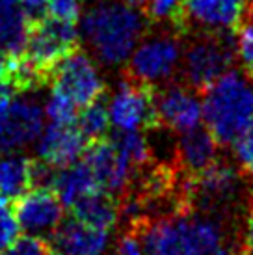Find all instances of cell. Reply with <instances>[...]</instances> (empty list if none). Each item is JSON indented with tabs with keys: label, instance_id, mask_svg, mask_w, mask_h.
Returning <instances> with one entry per match:
<instances>
[{
	"label": "cell",
	"instance_id": "8992f818",
	"mask_svg": "<svg viewBox=\"0 0 253 255\" xmlns=\"http://www.w3.org/2000/svg\"><path fill=\"white\" fill-rule=\"evenodd\" d=\"M110 120L120 130L160 128L155 105V86L123 78L110 103Z\"/></svg>",
	"mask_w": 253,
	"mask_h": 255
},
{
	"label": "cell",
	"instance_id": "5b68a950",
	"mask_svg": "<svg viewBox=\"0 0 253 255\" xmlns=\"http://www.w3.org/2000/svg\"><path fill=\"white\" fill-rule=\"evenodd\" d=\"M183 58L181 39L175 30L153 34L132 50L125 67V77L155 86L166 82L179 71Z\"/></svg>",
	"mask_w": 253,
	"mask_h": 255
},
{
	"label": "cell",
	"instance_id": "4dcf8cb0",
	"mask_svg": "<svg viewBox=\"0 0 253 255\" xmlns=\"http://www.w3.org/2000/svg\"><path fill=\"white\" fill-rule=\"evenodd\" d=\"M50 15L63 21L77 22L80 15V0H47Z\"/></svg>",
	"mask_w": 253,
	"mask_h": 255
},
{
	"label": "cell",
	"instance_id": "9c48e42d",
	"mask_svg": "<svg viewBox=\"0 0 253 255\" xmlns=\"http://www.w3.org/2000/svg\"><path fill=\"white\" fill-rule=\"evenodd\" d=\"M52 92L65 95L77 108H84L105 97V82L97 67L84 52L77 50L56 67L50 78Z\"/></svg>",
	"mask_w": 253,
	"mask_h": 255
},
{
	"label": "cell",
	"instance_id": "d6a6232c",
	"mask_svg": "<svg viewBox=\"0 0 253 255\" xmlns=\"http://www.w3.org/2000/svg\"><path fill=\"white\" fill-rule=\"evenodd\" d=\"M13 97H15V93L7 92V90H2V92H0V134H2V130H4V125H6L7 112H9V107H11Z\"/></svg>",
	"mask_w": 253,
	"mask_h": 255
},
{
	"label": "cell",
	"instance_id": "277c9868",
	"mask_svg": "<svg viewBox=\"0 0 253 255\" xmlns=\"http://www.w3.org/2000/svg\"><path fill=\"white\" fill-rule=\"evenodd\" d=\"M77 50H80L77 22L63 21L50 15L45 21L28 26V37L22 56L45 86L50 84V78L58 65Z\"/></svg>",
	"mask_w": 253,
	"mask_h": 255
},
{
	"label": "cell",
	"instance_id": "5bb4252c",
	"mask_svg": "<svg viewBox=\"0 0 253 255\" xmlns=\"http://www.w3.org/2000/svg\"><path fill=\"white\" fill-rule=\"evenodd\" d=\"M43 132V110L35 101L13 97L0 143L4 149H21Z\"/></svg>",
	"mask_w": 253,
	"mask_h": 255
},
{
	"label": "cell",
	"instance_id": "8fae6325",
	"mask_svg": "<svg viewBox=\"0 0 253 255\" xmlns=\"http://www.w3.org/2000/svg\"><path fill=\"white\" fill-rule=\"evenodd\" d=\"M155 105L160 127L181 134L199 127L203 103L199 101V93L190 86L179 82L155 88Z\"/></svg>",
	"mask_w": 253,
	"mask_h": 255
},
{
	"label": "cell",
	"instance_id": "836d02e7",
	"mask_svg": "<svg viewBox=\"0 0 253 255\" xmlns=\"http://www.w3.org/2000/svg\"><path fill=\"white\" fill-rule=\"evenodd\" d=\"M47 255H63V254H62V252H54V250H50Z\"/></svg>",
	"mask_w": 253,
	"mask_h": 255
},
{
	"label": "cell",
	"instance_id": "ffe728a7",
	"mask_svg": "<svg viewBox=\"0 0 253 255\" xmlns=\"http://www.w3.org/2000/svg\"><path fill=\"white\" fill-rule=\"evenodd\" d=\"M28 37V22L19 4L0 9V50L19 56Z\"/></svg>",
	"mask_w": 253,
	"mask_h": 255
},
{
	"label": "cell",
	"instance_id": "ba28073f",
	"mask_svg": "<svg viewBox=\"0 0 253 255\" xmlns=\"http://www.w3.org/2000/svg\"><path fill=\"white\" fill-rule=\"evenodd\" d=\"M248 0H184L173 28L179 36L196 32H235L246 13Z\"/></svg>",
	"mask_w": 253,
	"mask_h": 255
},
{
	"label": "cell",
	"instance_id": "83f0119b",
	"mask_svg": "<svg viewBox=\"0 0 253 255\" xmlns=\"http://www.w3.org/2000/svg\"><path fill=\"white\" fill-rule=\"evenodd\" d=\"M50 252V244L43 237L24 235L6 250L4 255H47Z\"/></svg>",
	"mask_w": 253,
	"mask_h": 255
},
{
	"label": "cell",
	"instance_id": "52a82bcc",
	"mask_svg": "<svg viewBox=\"0 0 253 255\" xmlns=\"http://www.w3.org/2000/svg\"><path fill=\"white\" fill-rule=\"evenodd\" d=\"M141 233L145 255H201L192 213L141 220Z\"/></svg>",
	"mask_w": 253,
	"mask_h": 255
},
{
	"label": "cell",
	"instance_id": "7c38bea8",
	"mask_svg": "<svg viewBox=\"0 0 253 255\" xmlns=\"http://www.w3.org/2000/svg\"><path fill=\"white\" fill-rule=\"evenodd\" d=\"M15 213L28 235H54L63 216V203L50 186H34L15 201Z\"/></svg>",
	"mask_w": 253,
	"mask_h": 255
},
{
	"label": "cell",
	"instance_id": "cb8c5ba5",
	"mask_svg": "<svg viewBox=\"0 0 253 255\" xmlns=\"http://www.w3.org/2000/svg\"><path fill=\"white\" fill-rule=\"evenodd\" d=\"M21 229L11 199L0 198V252H6L21 237Z\"/></svg>",
	"mask_w": 253,
	"mask_h": 255
},
{
	"label": "cell",
	"instance_id": "4316f807",
	"mask_svg": "<svg viewBox=\"0 0 253 255\" xmlns=\"http://www.w3.org/2000/svg\"><path fill=\"white\" fill-rule=\"evenodd\" d=\"M233 147H235L239 166L253 181V121L237 136V140L233 142Z\"/></svg>",
	"mask_w": 253,
	"mask_h": 255
},
{
	"label": "cell",
	"instance_id": "484cf974",
	"mask_svg": "<svg viewBox=\"0 0 253 255\" xmlns=\"http://www.w3.org/2000/svg\"><path fill=\"white\" fill-rule=\"evenodd\" d=\"M77 107L65 95L58 92L50 93L47 103V118L54 123H77Z\"/></svg>",
	"mask_w": 253,
	"mask_h": 255
},
{
	"label": "cell",
	"instance_id": "1f68e13d",
	"mask_svg": "<svg viewBox=\"0 0 253 255\" xmlns=\"http://www.w3.org/2000/svg\"><path fill=\"white\" fill-rule=\"evenodd\" d=\"M240 255H253V199L246 211V226H244V233H242Z\"/></svg>",
	"mask_w": 253,
	"mask_h": 255
},
{
	"label": "cell",
	"instance_id": "7402d4cb",
	"mask_svg": "<svg viewBox=\"0 0 253 255\" xmlns=\"http://www.w3.org/2000/svg\"><path fill=\"white\" fill-rule=\"evenodd\" d=\"M237 37V54L242 62V69L253 78V0H248L246 13L235 30Z\"/></svg>",
	"mask_w": 253,
	"mask_h": 255
},
{
	"label": "cell",
	"instance_id": "7a4b0ae2",
	"mask_svg": "<svg viewBox=\"0 0 253 255\" xmlns=\"http://www.w3.org/2000/svg\"><path fill=\"white\" fill-rule=\"evenodd\" d=\"M252 82L244 69H229L201 93L205 125L218 145H231L253 121Z\"/></svg>",
	"mask_w": 253,
	"mask_h": 255
},
{
	"label": "cell",
	"instance_id": "e575fe53",
	"mask_svg": "<svg viewBox=\"0 0 253 255\" xmlns=\"http://www.w3.org/2000/svg\"><path fill=\"white\" fill-rule=\"evenodd\" d=\"M2 151H4V147H2V143H0V153H2Z\"/></svg>",
	"mask_w": 253,
	"mask_h": 255
},
{
	"label": "cell",
	"instance_id": "d4e9b609",
	"mask_svg": "<svg viewBox=\"0 0 253 255\" xmlns=\"http://www.w3.org/2000/svg\"><path fill=\"white\" fill-rule=\"evenodd\" d=\"M116 255H145L143 233H141V220L128 222V226L118 239Z\"/></svg>",
	"mask_w": 253,
	"mask_h": 255
},
{
	"label": "cell",
	"instance_id": "d6986e66",
	"mask_svg": "<svg viewBox=\"0 0 253 255\" xmlns=\"http://www.w3.org/2000/svg\"><path fill=\"white\" fill-rule=\"evenodd\" d=\"M32 162L34 158L26 156H7L0 160V198L13 201L34 188Z\"/></svg>",
	"mask_w": 253,
	"mask_h": 255
},
{
	"label": "cell",
	"instance_id": "3957f363",
	"mask_svg": "<svg viewBox=\"0 0 253 255\" xmlns=\"http://www.w3.org/2000/svg\"><path fill=\"white\" fill-rule=\"evenodd\" d=\"M237 56V37L233 32H196L183 50L181 82L203 93L231 69Z\"/></svg>",
	"mask_w": 253,
	"mask_h": 255
},
{
	"label": "cell",
	"instance_id": "4fadbf2b",
	"mask_svg": "<svg viewBox=\"0 0 253 255\" xmlns=\"http://www.w3.org/2000/svg\"><path fill=\"white\" fill-rule=\"evenodd\" d=\"M86 143L77 123L50 121L39 142V158L54 168H65L82 156Z\"/></svg>",
	"mask_w": 253,
	"mask_h": 255
},
{
	"label": "cell",
	"instance_id": "f1b7e54d",
	"mask_svg": "<svg viewBox=\"0 0 253 255\" xmlns=\"http://www.w3.org/2000/svg\"><path fill=\"white\" fill-rule=\"evenodd\" d=\"M15 73H17V56L0 50V92L7 90L17 95L15 92Z\"/></svg>",
	"mask_w": 253,
	"mask_h": 255
},
{
	"label": "cell",
	"instance_id": "e0dca14e",
	"mask_svg": "<svg viewBox=\"0 0 253 255\" xmlns=\"http://www.w3.org/2000/svg\"><path fill=\"white\" fill-rule=\"evenodd\" d=\"M69 213L73 218L86 226L110 231L121 214V199L112 192L101 188L86 198L78 199L69 209Z\"/></svg>",
	"mask_w": 253,
	"mask_h": 255
},
{
	"label": "cell",
	"instance_id": "603a6c76",
	"mask_svg": "<svg viewBox=\"0 0 253 255\" xmlns=\"http://www.w3.org/2000/svg\"><path fill=\"white\" fill-rule=\"evenodd\" d=\"M183 4L184 0H145L141 9L149 22H156V24L168 22L169 28H173L177 19L181 17Z\"/></svg>",
	"mask_w": 253,
	"mask_h": 255
},
{
	"label": "cell",
	"instance_id": "f546056e",
	"mask_svg": "<svg viewBox=\"0 0 253 255\" xmlns=\"http://www.w3.org/2000/svg\"><path fill=\"white\" fill-rule=\"evenodd\" d=\"M19 6H21L22 13H24V19L28 22V26L50 17V7L47 0H19Z\"/></svg>",
	"mask_w": 253,
	"mask_h": 255
},
{
	"label": "cell",
	"instance_id": "30bf717a",
	"mask_svg": "<svg viewBox=\"0 0 253 255\" xmlns=\"http://www.w3.org/2000/svg\"><path fill=\"white\" fill-rule=\"evenodd\" d=\"M82 160L92 168L101 188L112 192L121 199L132 181L134 170L130 162L126 160V156L118 147V143L114 142V138L105 136L101 140L86 143Z\"/></svg>",
	"mask_w": 253,
	"mask_h": 255
},
{
	"label": "cell",
	"instance_id": "44dd1931",
	"mask_svg": "<svg viewBox=\"0 0 253 255\" xmlns=\"http://www.w3.org/2000/svg\"><path fill=\"white\" fill-rule=\"evenodd\" d=\"M110 123H112L110 110L106 107L105 97L84 107L77 116V127L80 128V132L88 143L105 138L110 128Z\"/></svg>",
	"mask_w": 253,
	"mask_h": 255
},
{
	"label": "cell",
	"instance_id": "2e32d148",
	"mask_svg": "<svg viewBox=\"0 0 253 255\" xmlns=\"http://www.w3.org/2000/svg\"><path fill=\"white\" fill-rule=\"evenodd\" d=\"M110 231L95 229L71 216L56 229L52 239L63 255H105Z\"/></svg>",
	"mask_w": 253,
	"mask_h": 255
},
{
	"label": "cell",
	"instance_id": "ac0fdd59",
	"mask_svg": "<svg viewBox=\"0 0 253 255\" xmlns=\"http://www.w3.org/2000/svg\"><path fill=\"white\" fill-rule=\"evenodd\" d=\"M50 188L62 199L63 207L71 209L78 199L101 190V184L93 175L92 168L82 160V162L69 164L65 168H58Z\"/></svg>",
	"mask_w": 253,
	"mask_h": 255
},
{
	"label": "cell",
	"instance_id": "9a60e30c",
	"mask_svg": "<svg viewBox=\"0 0 253 255\" xmlns=\"http://www.w3.org/2000/svg\"><path fill=\"white\" fill-rule=\"evenodd\" d=\"M218 142L207 127H196L183 132L175 147V166L186 177H194L211 166L218 155Z\"/></svg>",
	"mask_w": 253,
	"mask_h": 255
},
{
	"label": "cell",
	"instance_id": "6da1fadb",
	"mask_svg": "<svg viewBox=\"0 0 253 255\" xmlns=\"http://www.w3.org/2000/svg\"><path fill=\"white\" fill-rule=\"evenodd\" d=\"M147 19L123 0H99L82 21L84 36L95 56L106 65L125 62L138 47Z\"/></svg>",
	"mask_w": 253,
	"mask_h": 255
}]
</instances>
